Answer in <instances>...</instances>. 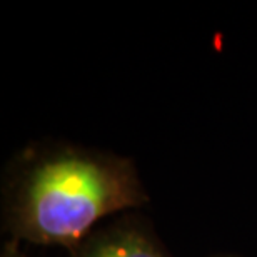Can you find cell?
<instances>
[{
  "instance_id": "cell-1",
  "label": "cell",
  "mask_w": 257,
  "mask_h": 257,
  "mask_svg": "<svg viewBox=\"0 0 257 257\" xmlns=\"http://www.w3.org/2000/svg\"><path fill=\"white\" fill-rule=\"evenodd\" d=\"M147 199L131 159L59 147L37 154L19 176L9 200V229L17 242L72 250L97 220Z\"/></svg>"
},
{
  "instance_id": "cell-2",
  "label": "cell",
  "mask_w": 257,
  "mask_h": 257,
  "mask_svg": "<svg viewBox=\"0 0 257 257\" xmlns=\"http://www.w3.org/2000/svg\"><path fill=\"white\" fill-rule=\"evenodd\" d=\"M70 257H167L162 245L137 222H120L89 235Z\"/></svg>"
},
{
  "instance_id": "cell-3",
  "label": "cell",
  "mask_w": 257,
  "mask_h": 257,
  "mask_svg": "<svg viewBox=\"0 0 257 257\" xmlns=\"http://www.w3.org/2000/svg\"><path fill=\"white\" fill-rule=\"evenodd\" d=\"M2 257H27L24 252H20L17 247V240H12V242L5 244L4 250H2Z\"/></svg>"
}]
</instances>
